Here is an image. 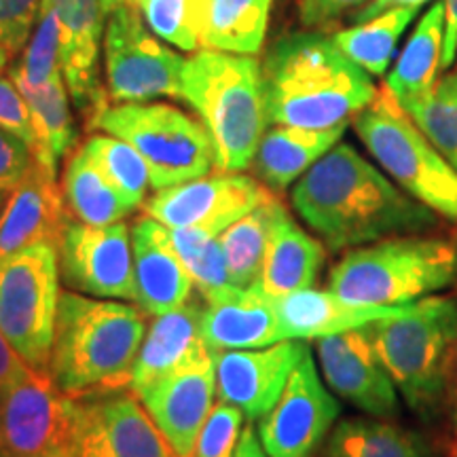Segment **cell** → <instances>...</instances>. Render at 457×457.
<instances>
[{
	"label": "cell",
	"mask_w": 457,
	"mask_h": 457,
	"mask_svg": "<svg viewBox=\"0 0 457 457\" xmlns=\"http://www.w3.org/2000/svg\"><path fill=\"white\" fill-rule=\"evenodd\" d=\"M290 199L303 222L333 253L438 225L434 210L341 142L296 180Z\"/></svg>",
	"instance_id": "obj_1"
},
{
	"label": "cell",
	"mask_w": 457,
	"mask_h": 457,
	"mask_svg": "<svg viewBox=\"0 0 457 457\" xmlns=\"http://www.w3.org/2000/svg\"><path fill=\"white\" fill-rule=\"evenodd\" d=\"M261 71L267 119L273 125L335 128L350 123L377 96L370 74L320 32L278 38Z\"/></svg>",
	"instance_id": "obj_2"
},
{
	"label": "cell",
	"mask_w": 457,
	"mask_h": 457,
	"mask_svg": "<svg viewBox=\"0 0 457 457\" xmlns=\"http://www.w3.org/2000/svg\"><path fill=\"white\" fill-rule=\"evenodd\" d=\"M148 313L138 303L64 290L55 318L49 373L66 396L85 398L131 387Z\"/></svg>",
	"instance_id": "obj_3"
},
{
	"label": "cell",
	"mask_w": 457,
	"mask_h": 457,
	"mask_svg": "<svg viewBox=\"0 0 457 457\" xmlns=\"http://www.w3.org/2000/svg\"><path fill=\"white\" fill-rule=\"evenodd\" d=\"M182 100L199 114L212 140L216 170L239 174L253 165L270 125L254 55L195 51L182 68Z\"/></svg>",
	"instance_id": "obj_4"
},
{
	"label": "cell",
	"mask_w": 457,
	"mask_h": 457,
	"mask_svg": "<svg viewBox=\"0 0 457 457\" xmlns=\"http://www.w3.org/2000/svg\"><path fill=\"white\" fill-rule=\"evenodd\" d=\"M364 328L407 407L420 420H436L453 377L457 301L449 295L424 296L403 316Z\"/></svg>",
	"instance_id": "obj_5"
},
{
	"label": "cell",
	"mask_w": 457,
	"mask_h": 457,
	"mask_svg": "<svg viewBox=\"0 0 457 457\" xmlns=\"http://www.w3.org/2000/svg\"><path fill=\"white\" fill-rule=\"evenodd\" d=\"M457 279L453 237L409 233L358 245L328 273V290L364 305H404Z\"/></svg>",
	"instance_id": "obj_6"
},
{
	"label": "cell",
	"mask_w": 457,
	"mask_h": 457,
	"mask_svg": "<svg viewBox=\"0 0 457 457\" xmlns=\"http://www.w3.org/2000/svg\"><path fill=\"white\" fill-rule=\"evenodd\" d=\"M353 129L404 193L457 225V170L417 128L386 85L353 117Z\"/></svg>",
	"instance_id": "obj_7"
},
{
	"label": "cell",
	"mask_w": 457,
	"mask_h": 457,
	"mask_svg": "<svg viewBox=\"0 0 457 457\" xmlns=\"http://www.w3.org/2000/svg\"><path fill=\"white\" fill-rule=\"evenodd\" d=\"M94 128L117 136L140 153L155 191L202 179L216 168L214 146L204 123L163 102L108 104Z\"/></svg>",
	"instance_id": "obj_8"
},
{
	"label": "cell",
	"mask_w": 457,
	"mask_h": 457,
	"mask_svg": "<svg viewBox=\"0 0 457 457\" xmlns=\"http://www.w3.org/2000/svg\"><path fill=\"white\" fill-rule=\"evenodd\" d=\"M60 295L55 245H30L0 259V330L30 369L49 370Z\"/></svg>",
	"instance_id": "obj_9"
},
{
	"label": "cell",
	"mask_w": 457,
	"mask_h": 457,
	"mask_svg": "<svg viewBox=\"0 0 457 457\" xmlns=\"http://www.w3.org/2000/svg\"><path fill=\"white\" fill-rule=\"evenodd\" d=\"M104 77L111 102L182 98L185 57L148 30L136 4H119L104 28Z\"/></svg>",
	"instance_id": "obj_10"
},
{
	"label": "cell",
	"mask_w": 457,
	"mask_h": 457,
	"mask_svg": "<svg viewBox=\"0 0 457 457\" xmlns=\"http://www.w3.org/2000/svg\"><path fill=\"white\" fill-rule=\"evenodd\" d=\"M68 455L176 457L131 387L74 398Z\"/></svg>",
	"instance_id": "obj_11"
},
{
	"label": "cell",
	"mask_w": 457,
	"mask_h": 457,
	"mask_svg": "<svg viewBox=\"0 0 457 457\" xmlns=\"http://www.w3.org/2000/svg\"><path fill=\"white\" fill-rule=\"evenodd\" d=\"M55 248L60 278L68 290L136 303L134 248L128 222L96 227L72 219Z\"/></svg>",
	"instance_id": "obj_12"
},
{
	"label": "cell",
	"mask_w": 457,
	"mask_h": 457,
	"mask_svg": "<svg viewBox=\"0 0 457 457\" xmlns=\"http://www.w3.org/2000/svg\"><path fill=\"white\" fill-rule=\"evenodd\" d=\"M339 403L320 379L312 347L288 377L282 396L256 426L270 457H313L339 417Z\"/></svg>",
	"instance_id": "obj_13"
},
{
	"label": "cell",
	"mask_w": 457,
	"mask_h": 457,
	"mask_svg": "<svg viewBox=\"0 0 457 457\" xmlns=\"http://www.w3.org/2000/svg\"><path fill=\"white\" fill-rule=\"evenodd\" d=\"M271 195L276 193L261 180L220 171L162 188L148 197L142 208L145 214L170 228H202L220 236L227 227Z\"/></svg>",
	"instance_id": "obj_14"
},
{
	"label": "cell",
	"mask_w": 457,
	"mask_h": 457,
	"mask_svg": "<svg viewBox=\"0 0 457 457\" xmlns=\"http://www.w3.org/2000/svg\"><path fill=\"white\" fill-rule=\"evenodd\" d=\"M74 398L49 370L30 369L0 403V457H41L68 451Z\"/></svg>",
	"instance_id": "obj_15"
},
{
	"label": "cell",
	"mask_w": 457,
	"mask_h": 457,
	"mask_svg": "<svg viewBox=\"0 0 457 457\" xmlns=\"http://www.w3.org/2000/svg\"><path fill=\"white\" fill-rule=\"evenodd\" d=\"M324 381L337 396L377 420H396L398 390L367 328L316 339Z\"/></svg>",
	"instance_id": "obj_16"
},
{
	"label": "cell",
	"mask_w": 457,
	"mask_h": 457,
	"mask_svg": "<svg viewBox=\"0 0 457 457\" xmlns=\"http://www.w3.org/2000/svg\"><path fill=\"white\" fill-rule=\"evenodd\" d=\"M49 4L60 21L62 72L68 94L87 128H94L111 102L98 72L100 41H104L111 7L108 0H49Z\"/></svg>",
	"instance_id": "obj_17"
},
{
	"label": "cell",
	"mask_w": 457,
	"mask_h": 457,
	"mask_svg": "<svg viewBox=\"0 0 457 457\" xmlns=\"http://www.w3.org/2000/svg\"><path fill=\"white\" fill-rule=\"evenodd\" d=\"M305 347L301 339H284L259 350L216 352V396L259 421L282 396Z\"/></svg>",
	"instance_id": "obj_18"
},
{
	"label": "cell",
	"mask_w": 457,
	"mask_h": 457,
	"mask_svg": "<svg viewBox=\"0 0 457 457\" xmlns=\"http://www.w3.org/2000/svg\"><path fill=\"white\" fill-rule=\"evenodd\" d=\"M216 352L176 370L142 394L140 403L176 457H193L199 432L214 409Z\"/></svg>",
	"instance_id": "obj_19"
},
{
	"label": "cell",
	"mask_w": 457,
	"mask_h": 457,
	"mask_svg": "<svg viewBox=\"0 0 457 457\" xmlns=\"http://www.w3.org/2000/svg\"><path fill=\"white\" fill-rule=\"evenodd\" d=\"M72 220L55 176L32 163L24 180L9 191L0 214V259L38 244L57 245Z\"/></svg>",
	"instance_id": "obj_20"
},
{
	"label": "cell",
	"mask_w": 457,
	"mask_h": 457,
	"mask_svg": "<svg viewBox=\"0 0 457 457\" xmlns=\"http://www.w3.org/2000/svg\"><path fill=\"white\" fill-rule=\"evenodd\" d=\"M134 248L136 303L148 316L179 310L191 299V273L171 244L170 228L153 216L142 214L131 225Z\"/></svg>",
	"instance_id": "obj_21"
},
{
	"label": "cell",
	"mask_w": 457,
	"mask_h": 457,
	"mask_svg": "<svg viewBox=\"0 0 457 457\" xmlns=\"http://www.w3.org/2000/svg\"><path fill=\"white\" fill-rule=\"evenodd\" d=\"M204 312V299H188L179 310L155 316L146 328L131 373V392L136 396L140 398L176 370L212 353L202 335Z\"/></svg>",
	"instance_id": "obj_22"
},
{
	"label": "cell",
	"mask_w": 457,
	"mask_h": 457,
	"mask_svg": "<svg viewBox=\"0 0 457 457\" xmlns=\"http://www.w3.org/2000/svg\"><path fill=\"white\" fill-rule=\"evenodd\" d=\"M202 335L212 352L259 350L286 339L276 301L256 286H233L219 299L205 303Z\"/></svg>",
	"instance_id": "obj_23"
},
{
	"label": "cell",
	"mask_w": 457,
	"mask_h": 457,
	"mask_svg": "<svg viewBox=\"0 0 457 457\" xmlns=\"http://www.w3.org/2000/svg\"><path fill=\"white\" fill-rule=\"evenodd\" d=\"M276 301L279 324L286 339H322V337L364 328L377 320L407 313L413 303L404 305H364L341 299L330 290L305 288Z\"/></svg>",
	"instance_id": "obj_24"
},
{
	"label": "cell",
	"mask_w": 457,
	"mask_h": 457,
	"mask_svg": "<svg viewBox=\"0 0 457 457\" xmlns=\"http://www.w3.org/2000/svg\"><path fill=\"white\" fill-rule=\"evenodd\" d=\"M327 250L322 242L296 225L286 205L273 225L256 288L271 299L299 293L316 284Z\"/></svg>",
	"instance_id": "obj_25"
},
{
	"label": "cell",
	"mask_w": 457,
	"mask_h": 457,
	"mask_svg": "<svg viewBox=\"0 0 457 457\" xmlns=\"http://www.w3.org/2000/svg\"><path fill=\"white\" fill-rule=\"evenodd\" d=\"M347 123L335 128L312 129L295 125H276L262 136L259 151L254 155V171L267 188L273 193L286 191L322 159L330 148L339 145Z\"/></svg>",
	"instance_id": "obj_26"
},
{
	"label": "cell",
	"mask_w": 457,
	"mask_h": 457,
	"mask_svg": "<svg viewBox=\"0 0 457 457\" xmlns=\"http://www.w3.org/2000/svg\"><path fill=\"white\" fill-rule=\"evenodd\" d=\"M443 43L445 3L434 0L387 74L386 87L392 91L400 106L424 98L436 85L438 72L443 71Z\"/></svg>",
	"instance_id": "obj_27"
},
{
	"label": "cell",
	"mask_w": 457,
	"mask_h": 457,
	"mask_svg": "<svg viewBox=\"0 0 457 457\" xmlns=\"http://www.w3.org/2000/svg\"><path fill=\"white\" fill-rule=\"evenodd\" d=\"M273 0H202V49L256 55L265 43Z\"/></svg>",
	"instance_id": "obj_28"
},
{
	"label": "cell",
	"mask_w": 457,
	"mask_h": 457,
	"mask_svg": "<svg viewBox=\"0 0 457 457\" xmlns=\"http://www.w3.org/2000/svg\"><path fill=\"white\" fill-rule=\"evenodd\" d=\"M17 87L24 94L37 129L34 162L57 176V165L77 148V129H74L71 94L64 74H57L41 87H26V85Z\"/></svg>",
	"instance_id": "obj_29"
},
{
	"label": "cell",
	"mask_w": 457,
	"mask_h": 457,
	"mask_svg": "<svg viewBox=\"0 0 457 457\" xmlns=\"http://www.w3.org/2000/svg\"><path fill=\"white\" fill-rule=\"evenodd\" d=\"M62 191L72 219L85 225H114L136 210L91 162L83 146L74 148L68 155Z\"/></svg>",
	"instance_id": "obj_30"
},
{
	"label": "cell",
	"mask_w": 457,
	"mask_h": 457,
	"mask_svg": "<svg viewBox=\"0 0 457 457\" xmlns=\"http://www.w3.org/2000/svg\"><path fill=\"white\" fill-rule=\"evenodd\" d=\"M324 457H436L421 434L377 417H350L330 432Z\"/></svg>",
	"instance_id": "obj_31"
},
{
	"label": "cell",
	"mask_w": 457,
	"mask_h": 457,
	"mask_svg": "<svg viewBox=\"0 0 457 457\" xmlns=\"http://www.w3.org/2000/svg\"><path fill=\"white\" fill-rule=\"evenodd\" d=\"M282 208L284 204L279 202V197L271 195L219 236L228 279L237 288H248L259 279L273 225Z\"/></svg>",
	"instance_id": "obj_32"
},
{
	"label": "cell",
	"mask_w": 457,
	"mask_h": 457,
	"mask_svg": "<svg viewBox=\"0 0 457 457\" xmlns=\"http://www.w3.org/2000/svg\"><path fill=\"white\" fill-rule=\"evenodd\" d=\"M417 7H394L384 13L358 21L345 30L335 32L333 41L353 64L367 71L370 77H384L403 34L415 20Z\"/></svg>",
	"instance_id": "obj_33"
},
{
	"label": "cell",
	"mask_w": 457,
	"mask_h": 457,
	"mask_svg": "<svg viewBox=\"0 0 457 457\" xmlns=\"http://www.w3.org/2000/svg\"><path fill=\"white\" fill-rule=\"evenodd\" d=\"M83 148L136 210L145 205L146 191L151 187V171L134 146L104 131L89 136Z\"/></svg>",
	"instance_id": "obj_34"
},
{
	"label": "cell",
	"mask_w": 457,
	"mask_h": 457,
	"mask_svg": "<svg viewBox=\"0 0 457 457\" xmlns=\"http://www.w3.org/2000/svg\"><path fill=\"white\" fill-rule=\"evenodd\" d=\"M170 237L205 303L219 299L233 288L219 236L202 228H170Z\"/></svg>",
	"instance_id": "obj_35"
},
{
	"label": "cell",
	"mask_w": 457,
	"mask_h": 457,
	"mask_svg": "<svg viewBox=\"0 0 457 457\" xmlns=\"http://www.w3.org/2000/svg\"><path fill=\"white\" fill-rule=\"evenodd\" d=\"M403 108L457 170V71L445 74L430 94Z\"/></svg>",
	"instance_id": "obj_36"
},
{
	"label": "cell",
	"mask_w": 457,
	"mask_h": 457,
	"mask_svg": "<svg viewBox=\"0 0 457 457\" xmlns=\"http://www.w3.org/2000/svg\"><path fill=\"white\" fill-rule=\"evenodd\" d=\"M11 79L26 87H41L62 72V30L49 0H41L37 21L21 60L11 68Z\"/></svg>",
	"instance_id": "obj_37"
},
{
	"label": "cell",
	"mask_w": 457,
	"mask_h": 457,
	"mask_svg": "<svg viewBox=\"0 0 457 457\" xmlns=\"http://www.w3.org/2000/svg\"><path fill=\"white\" fill-rule=\"evenodd\" d=\"M136 7L148 30L163 43L191 54L202 49V0H138Z\"/></svg>",
	"instance_id": "obj_38"
},
{
	"label": "cell",
	"mask_w": 457,
	"mask_h": 457,
	"mask_svg": "<svg viewBox=\"0 0 457 457\" xmlns=\"http://www.w3.org/2000/svg\"><path fill=\"white\" fill-rule=\"evenodd\" d=\"M242 421V411L219 400L199 432L193 457H236L239 436L244 430Z\"/></svg>",
	"instance_id": "obj_39"
},
{
	"label": "cell",
	"mask_w": 457,
	"mask_h": 457,
	"mask_svg": "<svg viewBox=\"0 0 457 457\" xmlns=\"http://www.w3.org/2000/svg\"><path fill=\"white\" fill-rule=\"evenodd\" d=\"M0 129L9 131L26 142L28 148L37 151V129H34L32 112L28 108V102L17 87L13 79L0 74Z\"/></svg>",
	"instance_id": "obj_40"
},
{
	"label": "cell",
	"mask_w": 457,
	"mask_h": 457,
	"mask_svg": "<svg viewBox=\"0 0 457 457\" xmlns=\"http://www.w3.org/2000/svg\"><path fill=\"white\" fill-rule=\"evenodd\" d=\"M41 0H0V45L11 55L26 47Z\"/></svg>",
	"instance_id": "obj_41"
},
{
	"label": "cell",
	"mask_w": 457,
	"mask_h": 457,
	"mask_svg": "<svg viewBox=\"0 0 457 457\" xmlns=\"http://www.w3.org/2000/svg\"><path fill=\"white\" fill-rule=\"evenodd\" d=\"M34 155L26 142L0 129V191H13L32 168Z\"/></svg>",
	"instance_id": "obj_42"
},
{
	"label": "cell",
	"mask_w": 457,
	"mask_h": 457,
	"mask_svg": "<svg viewBox=\"0 0 457 457\" xmlns=\"http://www.w3.org/2000/svg\"><path fill=\"white\" fill-rule=\"evenodd\" d=\"M370 0H301L299 17L307 28H318L337 20L350 9L364 7Z\"/></svg>",
	"instance_id": "obj_43"
},
{
	"label": "cell",
	"mask_w": 457,
	"mask_h": 457,
	"mask_svg": "<svg viewBox=\"0 0 457 457\" xmlns=\"http://www.w3.org/2000/svg\"><path fill=\"white\" fill-rule=\"evenodd\" d=\"M28 373H30V367L0 330V403Z\"/></svg>",
	"instance_id": "obj_44"
},
{
	"label": "cell",
	"mask_w": 457,
	"mask_h": 457,
	"mask_svg": "<svg viewBox=\"0 0 457 457\" xmlns=\"http://www.w3.org/2000/svg\"><path fill=\"white\" fill-rule=\"evenodd\" d=\"M445 3V43H443V71L453 66L457 57V0Z\"/></svg>",
	"instance_id": "obj_45"
},
{
	"label": "cell",
	"mask_w": 457,
	"mask_h": 457,
	"mask_svg": "<svg viewBox=\"0 0 457 457\" xmlns=\"http://www.w3.org/2000/svg\"><path fill=\"white\" fill-rule=\"evenodd\" d=\"M428 3H432V0H370V3H367L362 9L353 13V21H356V24H358V21H367V20H370V17L384 13V11L394 9V7H417V9H421Z\"/></svg>",
	"instance_id": "obj_46"
},
{
	"label": "cell",
	"mask_w": 457,
	"mask_h": 457,
	"mask_svg": "<svg viewBox=\"0 0 457 457\" xmlns=\"http://www.w3.org/2000/svg\"><path fill=\"white\" fill-rule=\"evenodd\" d=\"M236 457H270L267 455V451L262 449L256 428H253V426L244 428L242 436H239L237 449H236Z\"/></svg>",
	"instance_id": "obj_47"
},
{
	"label": "cell",
	"mask_w": 457,
	"mask_h": 457,
	"mask_svg": "<svg viewBox=\"0 0 457 457\" xmlns=\"http://www.w3.org/2000/svg\"><path fill=\"white\" fill-rule=\"evenodd\" d=\"M9 57H11L9 51L4 49L3 45H0V74H3L4 68H7V64H9Z\"/></svg>",
	"instance_id": "obj_48"
},
{
	"label": "cell",
	"mask_w": 457,
	"mask_h": 457,
	"mask_svg": "<svg viewBox=\"0 0 457 457\" xmlns=\"http://www.w3.org/2000/svg\"><path fill=\"white\" fill-rule=\"evenodd\" d=\"M41 457H71V455H68V451H51V453H45Z\"/></svg>",
	"instance_id": "obj_49"
},
{
	"label": "cell",
	"mask_w": 457,
	"mask_h": 457,
	"mask_svg": "<svg viewBox=\"0 0 457 457\" xmlns=\"http://www.w3.org/2000/svg\"><path fill=\"white\" fill-rule=\"evenodd\" d=\"M7 197H9V191H0V214H3V208H4V204H7Z\"/></svg>",
	"instance_id": "obj_50"
},
{
	"label": "cell",
	"mask_w": 457,
	"mask_h": 457,
	"mask_svg": "<svg viewBox=\"0 0 457 457\" xmlns=\"http://www.w3.org/2000/svg\"><path fill=\"white\" fill-rule=\"evenodd\" d=\"M119 4H123V0H108V7H111V13L119 7Z\"/></svg>",
	"instance_id": "obj_51"
},
{
	"label": "cell",
	"mask_w": 457,
	"mask_h": 457,
	"mask_svg": "<svg viewBox=\"0 0 457 457\" xmlns=\"http://www.w3.org/2000/svg\"><path fill=\"white\" fill-rule=\"evenodd\" d=\"M138 0H123V4H136Z\"/></svg>",
	"instance_id": "obj_52"
},
{
	"label": "cell",
	"mask_w": 457,
	"mask_h": 457,
	"mask_svg": "<svg viewBox=\"0 0 457 457\" xmlns=\"http://www.w3.org/2000/svg\"><path fill=\"white\" fill-rule=\"evenodd\" d=\"M455 421H457V411H455Z\"/></svg>",
	"instance_id": "obj_53"
}]
</instances>
